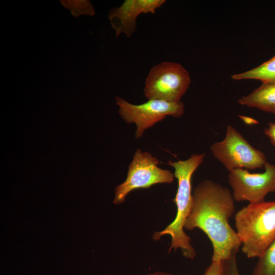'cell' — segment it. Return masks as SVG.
I'll list each match as a JSON object with an SVG mask.
<instances>
[{
	"instance_id": "cell-4",
	"label": "cell",
	"mask_w": 275,
	"mask_h": 275,
	"mask_svg": "<svg viewBox=\"0 0 275 275\" xmlns=\"http://www.w3.org/2000/svg\"><path fill=\"white\" fill-rule=\"evenodd\" d=\"M190 83L189 74L181 65L162 62L150 69L146 78L144 93L148 100L178 102Z\"/></svg>"
},
{
	"instance_id": "cell-1",
	"label": "cell",
	"mask_w": 275,
	"mask_h": 275,
	"mask_svg": "<svg viewBox=\"0 0 275 275\" xmlns=\"http://www.w3.org/2000/svg\"><path fill=\"white\" fill-rule=\"evenodd\" d=\"M234 212V199L227 187L205 180L195 188L184 229L198 228L205 233L212 245V261H223L241 247L236 231L229 223Z\"/></svg>"
},
{
	"instance_id": "cell-3",
	"label": "cell",
	"mask_w": 275,
	"mask_h": 275,
	"mask_svg": "<svg viewBox=\"0 0 275 275\" xmlns=\"http://www.w3.org/2000/svg\"><path fill=\"white\" fill-rule=\"evenodd\" d=\"M234 220L242 252L250 258L260 257L275 239V201L249 203Z\"/></svg>"
},
{
	"instance_id": "cell-14",
	"label": "cell",
	"mask_w": 275,
	"mask_h": 275,
	"mask_svg": "<svg viewBox=\"0 0 275 275\" xmlns=\"http://www.w3.org/2000/svg\"><path fill=\"white\" fill-rule=\"evenodd\" d=\"M236 252L223 261V275H240L237 266Z\"/></svg>"
},
{
	"instance_id": "cell-8",
	"label": "cell",
	"mask_w": 275,
	"mask_h": 275,
	"mask_svg": "<svg viewBox=\"0 0 275 275\" xmlns=\"http://www.w3.org/2000/svg\"><path fill=\"white\" fill-rule=\"evenodd\" d=\"M264 168L265 171L259 173H251L243 169L229 172L228 182L235 201L262 202L267 194L275 191V164L267 162Z\"/></svg>"
},
{
	"instance_id": "cell-9",
	"label": "cell",
	"mask_w": 275,
	"mask_h": 275,
	"mask_svg": "<svg viewBox=\"0 0 275 275\" xmlns=\"http://www.w3.org/2000/svg\"><path fill=\"white\" fill-rule=\"evenodd\" d=\"M165 0H125L118 7L111 9L108 18L117 37L121 34L130 38L137 28L136 20L142 14H154Z\"/></svg>"
},
{
	"instance_id": "cell-16",
	"label": "cell",
	"mask_w": 275,
	"mask_h": 275,
	"mask_svg": "<svg viewBox=\"0 0 275 275\" xmlns=\"http://www.w3.org/2000/svg\"><path fill=\"white\" fill-rule=\"evenodd\" d=\"M264 134L268 138L271 144L275 146V122L269 123L264 129Z\"/></svg>"
},
{
	"instance_id": "cell-17",
	"label": "cell",
	"mask_w": 275,
	"mask_h": 275,
	"mask_svg": "<svg viewBox=\"0 0 275 275\" xmlns=\"http://www.w3.org/2000/svg\"><path fill=\"white\" fill-rule=\"evenodd\" d=\"M148 275H174L172 273L164 272H155L148 274Z\"/></svg>"
},
{
	"instance_id": "cell-10",
	"label": "cell",
	"mask_w": 275,
	"mask_h": 275,
	"mask_svg": "<svg viewBox=\"0 0 275 275\" xmlns=\"http://www.w3.org/2000/svg\"><path fill=\"white\" fill-rule=\"evenodd\" d=\"M238 103L275 115V81L262 83L251 94L240 98Z\"/></svg>"
},
{
	"instance_id": "cell-11",
	"label": "cell",
	"mask_w": 275,
	"mask_h": 275,
	"mask_svg": "<svg viewBox=\"0 0 275 275\" xmlns=\"http://www.w3.org/2000/svg\"><path fill=\"white\" fill-rule=\"evenodd\" d=\"M234 80L253 79L262 83L275 81V56L250 70L232 75Z\"/></svg>"
},
{
	"instance_id": "cell-5",
	"label": "cell",
	"mask_w": 275,
	"mask_h": 275,
	"mask_svg": "<svg viewBox=\"0 0 275 275\" xmlns=\"http://www.w3.org/2000/svg\"><path fill=\"white\" fill-rule=\"evenodd\" d=\"M214 157L230 172L237 169L254 170L267 162L264 153L255 148L231 125H227L224 139L210 146Z\"/></svg>"
},
{
	"instance_id": "cell-7",
	"label": "cell",
	"mask_w": 275,
	"mask_h": 275,
	"mask_svg": "<svg viewBox=\"0 0 275 275\" xmlns=\"http://www.w3.org/2000/svg\"><path fill=\"white\" fill-rule=\"evenodd\" d=\"M119 106V114L128 124L134 123L136 126L135 137H142L145 130L167 116L178 118L184 112V105L181 101L168 102L161 100H148L140 104H132L121 97H116Z\"/></svg>"
},
{
	"instance_id": "cell-15",
	"label": "cell",
	"mask_w": 275,
	"mask_h": 275,
	"mask_svg": "<svg viewBox=\"0 0 275 275\" xmlns=\"http://www.w3.org/2000/svg\"><path fill=\"white\" fill-rule=\"evenodd\" d=\"M204 275H223V262L211 261Z\"/></svg>"
},
{
	"instance_id": "cell-13",
	"label": "cell",
	"mask_w": 275,
	"mask_h": 275,
	"mask_svg": "<svg viewBox=\"0 0 275 275\" xmlns=\"http://www.w3.org/2000/svg\"><path fill=\"white\" fill-rule=\"evenodd\" d=\"M63 5L70 10L72 14L77 17L80 15H94V9L89 1H61Z\"/></svg>"
},
{
	"instance_id": "cell-2",
	"label": "cell",
	"mask_w": 275,
	"mask_h": 275,
	"mask_svg": "<svg viewBox=\"0 0 275 275\" xmlns=\"http://www.w3.org/2000/svg\"><path fill=\"white\" fill-rule=\"evenodd\" d=\"M205 155V153L193 154L186 160L168 161V164L174 169V176L178 180L177 193L173 200L177 208L176 215L165 229L155 232L153 236L154 240H158L164 235H169L171 243L169 252L180 249L183 256L189 259H193L196 252L190 238L184 231V224L193 204L192 176L203 162Z\"/></svg>"
},
{
	"instance_id": "cell-6",
	"label": "cell",
	"mask_w": 275,
	"mask_h": 275,
	"mask_svg": "<svg viewBox=\"0 0 275 275\" xmlns=\"http://www.w3.org/2000/svg\"><path fill=\"white\" fill-rule=\"evenodd\" d=\"M159 160L148 152L138 148L128 166L126 180L115 188L113 203L124 202L127 195L139 188H149L159 183H171L174 174L168 170L158 167Z\"/></svg>"
},
{
	"instance_id": "cell-12",
	"label": "cell",
	"mask_w": 275,
	"mask_h": 275,
	"mask_svg": "<svg viewBox=\"0 0 275 275\" xmlns=\"http://www.w3.org/2000/svg\"><path fill=\"white\" fill-rule=\"evenodd\" d=\"M252 275H275V239L258 258Z\"/></svg>"
}]
</instances>
